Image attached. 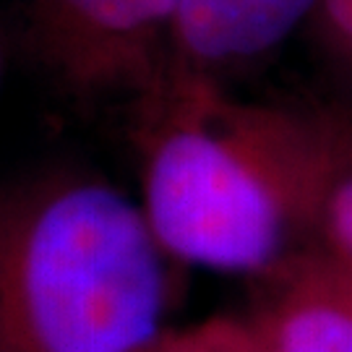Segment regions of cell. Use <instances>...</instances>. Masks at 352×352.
I'll return each mask as SVG.
<instances>
[{
    "label": "cell",
    "instance_id": "1",
    "mask_svg": "<svg viewBox=\"0 0 352 352\" xmlns=\"http://www.w3.org/2000/svg\"><path fill=\"white\" fill-rule=\"evenodd\" d=\"M136 123L141 206L177 266L258 282L314 248L329 110L243 100L167 68Z\"/></svg>",
    "mask_w": 352,
    "mask_h": 352
},
{
    "label": "cell",
    "instance_id": "7",
    "mask_svg": "<svg viewBox=\"0 0 352 352\" xmlns=\"http://www.w3.org/2000/svg\"><path fill=\"white\" fill-rule=\"evenodd\" d=\"M144 352H258V344L245 316H209L167 329Z\"/></svg>",
    "mask_w": 352,
    "mask_h": 352
},
{
    "label": "cell",
    "instance_id": "8",
    "mask_svg": "<svg viewBox=\"0 0 352 352\" xmlns=\"http://www.w3.org/2000/svg\"><path fill=\"white\" fill-rule=\"evenodd\" d=\"M308 26L318 52L352 81V0H318Z\"/></svg>",
    "mask_w": 352,
    "mask_h": 352
},
{
    "label": "cell",
    "instance_id": "5",
    "mask_svg": "<svg viewBox=\"0 0 352 352\" xmlns=\"http://www.w3.org/2000/svg\"><path fill=\"white\" fill-rule=\"evenodd\" d=\"M318 0H180L170 71L225 81L311 24Z\"/></svg>",
    "mask_w": 352,
    "mask_h": 352
},
{
    "label": "cell",
    "instance_id": "4",
    "mask_svg": "<svg viewBox=\"0 0 352 352\" xmlns=\"http://www.w3.org/2000/svg\"><path fill=\"white\" fill-rule=\"evenodd\" d=\"M251 314L258 352H352V277L308 248L256 282Z\"/></svg>",
    "mask_w": 352,
    "mask_h": 352
},
{
    "label": "cell",
    "instance_id": "3",
    "mask_svg": "<svg viewBox=\"0 0 352 352\" xmlns=\"http://www.w3.org/2000/svg\"><path fill=\"white\" fill-rule=\"evenodd\" d=\"M180 0H24L26 42L55 87L76 100L139 102L170 63Z\"/></svg>",
    "mask_w": 352,
    "mask_h": 352
},
{
    "label": "cell",
    "instance_id": "2",
    "mask_svg": "<svg viewBox=\"0 0 352 352\" xmlns=\"http://www.w3.org/2000/svg\"><path fill=\"white\" fill-rule=\"evenodd\" d=\"M175 266L97 173L19 180L0 190V352H144L173 329Z\"/></svg>",
    "mask_w": 352,
    "mask_h": 352
},
{
    "label": "cell",
    "instance_id": "6",
    "mask_svg": "<svg viewBox=\"0 0 352 352\" xmlns=\"http://www.w3.org/2000/svg\"><path fill=\"white\" fill-rule=\"evenodd\" d=\"M331 144L314 248L352 277V107H329Z\"/></svg>",
    "mask_w": 352,
    "mask_h": 352
}]
</instances>
